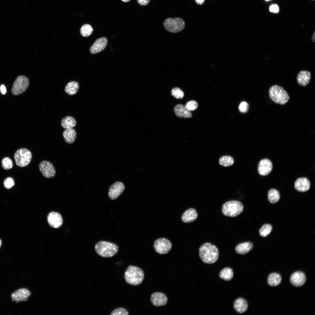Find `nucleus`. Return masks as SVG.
Listing matches in <instances>:
<instances>
[{
	"label": "nucleus",
	"mask_w": 315,
	"mask_h": 315,
	"mask_svg": "<svg viewBox=\"0 0 315 315\" xmlns=\"http://www.w3.org/2000/svg\"><path fill=\"white\" fill-rule=\"evenodd\" d=\"M199 256L201 260L208 264L215 262L219 257V251L217 247L209 242L202 244L199 250Z\"/></svg>",
	"instance_id": "f257e3e1"
},
{
	"label": "nucleus",
	"mask_w": 315,
	"mask_h": 315,
	"mask_svg": "<svg viewBox=\"0 0 315 315\" xmlns=\"http://www.w3.org/2000/svg\"><path fill=\"white\" fill-rule=\"evenodd\" d=\"M124 277L125 281L128 284L136 286L141 284L143 281L144 273L141 268L130 265L126 270Z\"/></svg>",
	"instance_id": "f03ea898"
},
{
	"label": "nucleus",
	"mask_w": 315,
	"mask_h": 315,
	"mask_svg": "<svg viewBox=\"0 0 315 315\" xmlns=\"http://www.w3.org/2000/svg\"><path fill=\"white\" fill-rule=\"evenodd\" d=\"M95 249L97 253L99 256L108 258L116 255L118 251L119 247L115 244L101 241L95 244Z\"/></svg>",
	"instance_id": "7ed1b4c3"
},
{
	"label": "nucleus",
	"mask_w": 315,
	"mask_h": 315,
	"mask_svg": "<svg viewBox=\"0 0 315 315\" xmlns=\"http://www.w3.org/2000/svg\"><path fill=\"white\" fill-rule=\"evenodd\" d=\"M269 95L272 100L274 103L280 105L286 104L290 99V97L286 91L282 87L274 85L269 89Z\"/></svg>",
	"instance_id": "20e7f679"
},
{
	"label": "nucleus",
	"mask_w": 315,
	"mask_h": 315,
	"mask_svg": "<svg viewBox=\"0 0 315 315\" xmlns=\"http://www.w3.org/2000/svg\"><path fill=\"white\" fill-rule=\"evenodd\" d=\"M244 209V206L240 202L235 200H230L223 204L222 212L226 216L233 217L240 214Z\"/></svg>",
	"instance_id": "39448f33"
},
{
	"label": "nucleus",
	"mask_w": 315,
	"mask_h": 315,
	"mask_svg": "<svg viewBox=\"0 0 315 315\" xmlns=\"http://www.w3.org/2000/svg\"><path fill=\"white\" fill-rule=\"evenodd\" d=\"M164 29L168 32L172 33H176L183 30L185 26L183 20L180 18H168L165 20L163 22Z\"/></svg>",
	"instance_id": "423d86ee"
},
{
	"label": "nucleus",
	"mask_w": 315,
	"mask_h": 315,
	"mask_svg": "<svg viewBox=\"0 0 315 315\" xmlns=\"http://www.w3.org/2000/svg\"><path fill=\"white\" fill-rule=\"evenodd\" d=\"M32 157L31 152L23 148L17 150L14 154V158L16 165L20 167L27 166L30 162Z\"/></svg>",
	"instance_id": "0eeeda50"
},
{
	"label": "nucleus",
	"mask_w": 315,
	"mask_h": 315,
	"mask_svg": "<svg viewBox=\"0 0 315 315\" xmlns=\"http://www.w3.org/2000/svg\"><path fill=\"white\" fill-rule=\"evenodd\" d=\"M29 84L28 78L24 75L18 76L14 82L11 89L13 95L16 96L24 92L27 89Z\"/></svg>",
	"instance_id": "6e6552de"
},
{
	"label": "nucleus",
	"mask_w": 315,
	"mask_h": 315,
	"mask_svg": "<svg viewBox=\"0 0 315 315\" xmlns=\"http://www.w3.org/2000/svg\"><path fill=\"white\" fill-rule=\"evenodd\" d=\"M172 247L170 241L165 238H159L155 240L154 243V247L156 252L161 254L168 253Z\"/></svg>",
	"instance_id": "1a4fd4ad"
},
{
	"label": "nucleus",
	"mask_w": 315,
	"mask_h": 315,
	"mask_svg": "<svg viewBox=\"0 0 315 315\" xmlns=\"http://www.w3.org/2000/svg\"><path fill=\"white\" fill-rule=\"evenodd\" d=\"M40 171L43 176L47 178L53 177L56 174V170L52 164L47 160H43L39 164Z\"/></svg>",
	"instance_id": "9d476101"
},
{
	"label": "nucleus",
	"mask_w": 315,
	"mask_h": 315,
	"mask_svg": "<svg viewBox=\"0 0 315 315\" xmlns=\"http://www.w3.org/2000/svg\"><path fill=\"white\" fill-rule=\"evenodd\" d=\"M125 189L124 185L122 182H116L110 188L108 192V197L111 200H115L122 194Z\"/></svg>",
	"instance_id": "9b49d317"
},
{
	"label": "nucleus",
	"mask_w": 315,
	"mask_h": 315,
	"mask_svg": "<svg viewBox=\"0 0 315 315\" xmlns=\"http://www.w3.org/2000/svg\"><path fill=\"white\" fill-rule=\"evenodd\" d=\"M150 301L154 306L159 307L166 304L168 300L167 296L164 293L161 292H156L151 294Z\"/></svg>",
	"instance_id": "f8f14e48"
},
{
	"label": "nucleus",
	"mask_w": 315,
	"mask_h": 315,
	"mask_svg": "<svg viewBox=\"0 0 315 315\" xmlns=\"http://www.w3.org/2000/svg\"><path fill=\"white\" fill-rule=\"evenodd\" d=\"M273 164L271 161L268 159H264L260 161L258 165V171L260 175L265 176L271 172Z\"/></svg>",
	"instance_id": "ddd939ff"
},
{
	"label": "nucleus",
	"mask_w": 315,
	"mask_h": 315,
	"mask_svg": "<svg viewBox=\"0 0 315 315\" xmlns=\"http://www.w3.org/2000/svg\"><path fill=\"white\" fill-rule=\"evenodd\" d=\"M47 220L49 225L54 228L60 227L63 223L62 216L57 212H52L49 213L47 216Z\"/></svg>",
	"instance_id": "4468645a"
},
{
	"label": "nucleus",
	"mask_w": 315,
	"mask_h": 315,
	"mask_svg": "<svg viewBox=\"0 0 315 315\" xmlns=\"http://www.w3.org/2000/svg\"><path fill=\"white\" fill-rule=\"evenodd\" d=\"M107 42L108 40L105 37H102L97 39L90 47V52L92 54L101 52L106 47Z\"/></svg>",
	"instance_id": "2eb2a0df"
},
{
	"label": "nucleus",
	"mask_w": 315,
	"mask_h": 315,
	"mask_svg": "<svg viewBox=\"0 0 315 315\" xmlns=\"http://www.w3.org/2000/svg\"><path fill=\"white\" fill-rule=\"evenodd\" d=\"M31 294L30 292L28 290L22 288L17 290L13 293L11 297L13 301L18 302L26 301Z\"/></svg>",
	"instance_id": "dca6fc26"
},
{
	"label": "nucleus",
	"mask_w": 315,
	"mask_h": 315,
	"mask_svg": "<svg viewBox=\"0 0 315 315\" xmlns=\"http://www.w3.org/2000/svg\"><path fill=\"white\" fill-rule=\"evenodd\" d=\"M290 281L293 285L299 287L304 285L306 281V277L303 272L297 271L295 272L291 275Z\"/></svg>",
	"instance_id": "f3484780"
},
{
	"label": "nucleus",
	"mask_w": 315,
	"mask_h": 315,
	"mask_svg": "<svg viewBox=\"0 0 315 315\" xmlns=\"http://www.w3.org/2000/svg\"><path fill=\"white\" fill-rule=\"evenodd\" d=\"M294 187L297 190L300 192H305L309 190L310 187L309 180L306 178H300L295 181Z\"/></svg>",
	"instance_id": "a211bd4d"
},
{
	"label": "nucleus",
	"mask_w": 315,
	"mask_h": 315,
	"mask_svg": "<svg viewBox=\"0 0 315 315\" xmlns=\"http://www.w3.org/2000/svg\"><path fill=\"white\" fill-rule=\"evenodd\" d=\"M174 112L176 115L180 118H191L192 114L185 106L181 104L176 105L174 107Z\"/></svg>",
	"instance_id": "6ab92c4d"
},
{
	"label": "nucleus",
	"mask_w": 315,
	"mask_h": 315,
	"mask_svg": "<svg viewBox=\"0 0 315 315\" xmlns=\"http://www.w3.org/2000/svg\"><path fill=\"white\" fill-rule=\"evenodd\" d=\"M311 76V74L309 71L307 70L301 71L297 77V82L301 86H305L309 83Z\"/></svg>",
	"instance_id": "aec40b11"
},
{
	"label": "nucleus",
	"mask_w": 315,
	"mask_h": 315,
	"mask_svg": "<svg viewBox=\"0 0 315 315\" xmlns=\"http://www.w3.org/2000/svg\"><path fill=\"white\" fill-rule=\"evenodd\" d=\"M233 306L235 310L237 312L241 314L247 310L248 304L246 300L242 298H239L235 301Z\"/></svg>",
	"instance_id": "412c9836"
},
{
	"label": "nucleus",
	"mask_w": 315,
	"mask_h": 315,
	"mask_svg": "<svg viewBox=\"0 0 315 315\" xmlns=\"http://www.w3.org/2000/svg\"><path fill=\"white\" fill-rule=\"evenodd\" d=\"M197 217L196 211L193 208H190L183 213L181 216V219L184 223H189L195 220Z\"/></svg>",
	"instance_id": "4be33fe9"
},
{
	"label": "nucleus",
	"mask_w": 315,
	"mask_h": 315,
	"mask_svg": "<svg viewBox=\"0 0 315 315\" xmlns=\"http://www.w3.org/2000/svg\"><path fill=\"white\" fill-rule=\"evenodd\" d=\"M253 247V245L251 242H246L237 244L235 247V250L238 254L244 255L251 251Z\"/></svg>",
	"instance_id": "5701e85b"
},
{
	"label": "nucleus",
	"mask_w": 315,
	"mask_h": 315,
	"mask_svg": "<svg viewBox=\"0 0 315 315\" xmlns=\"http://www.w3.org/2000/svg\"><path fill=\"white\" fill-rule=\"evenodd\" d=\"M63 136L66 143L71 144L76 139V132L73 128L66 129L63 132Z\"/></svg>",
	"instance_id": "b1692460"
},
{
	"label": "nucleus",
	"mask_w": 315,
	"mask_h": 315,
	"mask_svg": "<svg viewBox=\"0 0 315 315\" xmlns=\"http://www.w3.org/2000/svg\"><path fill=\"white\" fill-rule=\"evenodd\" d=\"M61 124L62 127L65 129L72 128L76 125V121L74 117L67 116L62 119Z\"/></svg>",
	"instance_id": "393cba45"
},
{
	"label": "nucleus",
	"mask_w": 315,
	"mask_h": 315,
	"mask_svg": "<svg viewBox=\"0 0 315 315\" xmlns=\"http://www.w3.org/2000/svg\"><path fill=\"white\" fill-rule=\"evenodd\" d=\"M233 276V271L232 269L230 267H226L223 268L219 273V277L226 281L231 280Z\"/></svg>",
	"instance_id": "a878e982"
},
{
	"label": "nucleus",
	"mask_w": 315,
	"mask_h": 315,
	"mask_svg": "<svg viewBox=\"0 0 315 315\" xmlns=\"http://www.w3.org/2000/svg\"><path fill=\"white\" fill-rule=\"evenodd\" d=\"M79 88L78 83L74 81L69 82L65 88V91L68 94L72 95L75 94Z\"/></svg>",
	"instance_id": "bb28decb"
},
{
	"label": "nucleus",
	"mask_w": 315,
	"mask_h": 315,
	"mask_svg": "<svg viewBox=\"0 0 315 315\" xmlns=\"http://www.w3.org/2000/svg\"><path fill=\"white\" fill-rule=\"evenodd\" d=\"M281 281V275L276 273L271 274L269 276L267 279L268 284L272 286H275L280 284Z\"/></svg>",
	"instance_id": "cd10ccee"
},
{
	"label": "nucleus",
	"mask_w": 315,
	"mask_h": 315,
	"mask_svg": "<svg viewBox=\"0 0 315 315\" xmlns=\"http://www.w3.org/2000/svg\"><path fill=\"white\" fill-rule=\"evenodd\" d=\"M280 197L279 192L277 190L275 189H271L268 191V199L271 203H276L279 200Z\"/></svg>",
	"instance_id": "c85d7f7f"
},
{
	"label": "nucleus",
	"mask_w": 315,
	"mask_h": 315,
	"mask_svg": "<svg viewBox=\"0 0 315 315\" xmlns=\"http://www.w3.org/2000/svg\"><path fill=\"white\" fill-rule=\"evenodd\" d=\"M93 29L92 26L89 24H85L83 25L80 29V33L81 35L84 37H87L90 36L93 31Z\"/></svg>",
	"instance_id": "c756f323"
},
{
	"label": "nucleus",
	"mask_w": 315,
	"mask_h": 315,
	"mask_svg": "<svg viewBox=\"0 0 315 315\" xmlns=\"http://www.w3.org/2000/svg\"><path fill=\"white\" fill-rule=\"evenodd\" d=\"M219 163L220 165L227 167L232 165L234 163V160L231 156H224L219 159Z\"/></svg>",
	"instance_id": "7c9ffc66"
},
{
	"label": "nucleus",
	"mask_w": 315,
	"mask_h": 315,
	"mask_svg": "<svg viewBox=\"0 0 315 315\" xmlns=\"http://www.w3.org/2000/svg\"><path fill=\"white\" fill-rule=\"evenodd\" d=\"M272 225L268 224L264 225L260 228L259 233L262 237H265L268 236L272 230Z\"/></svg>",
	"instance_id": "2f4dec72"
},
{
	"label": "nucleus",
	"mask_w": 315,
	"mask_h": 315,
	"mask_svg": "<svg viewBox=\"0 0 315 315\" xmlns=\"http://www.w3.org/2000/svg\"><path fill=\"white\" fill-rule=\"evenodd\" d=\"M171 94L175 98L178 99L183 98L184 95L183 91L180 88L177 87L172 89Z\"/></svg>",
	"instance_id": "473e14b6"
},
{
	"label": "nucleus",
	"mask_w": 315,
	"mask_h": 315,
	"mask_svg": "<svg viewBox=\"0 0 315 315\" xmlns=\"http://www.w3.org/2000/svg\"><path fill=\"white\" fill-rule=\"evenodd\" d=\"M1 164L3 168L6 170L11 169L13 166L12 160L8 157L3 159L1 161Z\"/></svg>",
	"instance_id": "72a5a7b5"
},
{
	"label": "nucleus",
	"mask_w": 315,
	"mask_h": 315,
	"mask_svg": "<svg viewBox=\"0 0 315 315\" xmlns=\"http://www.w3.org/2000/svg\"><path fill=\"white\" fill-rule=\"evenodd\" d=\"M198 106L197 102L195 100H190L187 102L185 106L189 111H193L196 110Z\"/></svg>",
	"instance_id": "f704fd0d"
},
{
	"label": "nucleus",
	"mask_w": 315,
	"mask_h": 315,
	"mask_svg": "<svg viewBox=\"0 0 315 315\" xmlns=\"http://www.w3.org/2000/svg\"><path fill=\"white\" fill-rule=\"evenodd\" d=\"M129 312L127 310L123 307H119L113 310L110 315H128Z\"/></svg>",
	"instance_id": "c9c22d12"
},
{
	"label": "nucleus",
	"mask_w": 315,
	"mask_h": 315,
	"mask_svg": "<svg viewBox=\"0 0 315 315\" xmlns=\"http://www.w3.org/2000/svg\"><path fill=\"white\" fill-rule=\"evenodd\" d=\"M4 185L6 189H9L14 185V181L13 178L8 177L6 178L4 181Z\"/></svg>",
	"instance_id": "e433bc0d"
},
{
	"label": "nucleus",
	"mask_w": 315,
	"mask_h": 315,
	"mask_svg": "<svg viewBox=\"0 0 315 315\" xmlns=\"http://www.w3.org/2000/svg\"><path fill=\"white\" fill-rule=\"evenodd\" d=\"M249 108V105L248 103L245 102H242L240 104L239 109L240 111L243 113L247 112Z\"/></svg>",
	"instance_id": "4c0bfd02"
},
{
	"label": "nucleus",
	"mask_w": 315,
	"mask_h": 315,
	"mask_svg": "<svg viewBox=\"0 0 315 315\" xmlns=\"http://www.w3.org/2000/svg\"><path fill=\"white\" fill-rule=\"evenodd\" d=\"M269 10L271 12L277 13L279 11V7L276 4H272L270 6Z\"/></svg>",
	"instance_id": "58836bf2"
},
{
	"label": "nucleus",
	"mask_w": 315,
	"mask_h": 315,
	"mask_svg": "<svg viewBox=\"0 0 315 315\" xmlns=\"http://www.w3.org/2000/svg\"><path fill=\"white\" fill-rule=\"evenodd\" d=\"M138 3L142 6H145L148 5L150 2V0H136Z\"/></svg>",
	"instance_id": "ea45409f"
},
{
	"label": "nucleus",
	"mask_w": 315,
	"mask_h": 315,
	"mask_svg": "<svg viewBox=\"0 0 315 315\" xmlns=\"http://www.w3.org/2000/svg\"><path fill=\"white\" fill-rule=\"evenodd\" d=\"M0 90L2 94H5L6 92V88L5 86L2 85L0 87Z\"/></svg>",
	"instance_id": "a19ab883"
},
{
	"label": "nucleus",
	"mask_w": 315,
	"mask_h": 315,
	"mask_svg": "<svg viewBox=\"0 0 315 315\" xmlns=\"http://www.w3.org/2000/svg\"><path fill=\"white\" fill-rule=\"evenodd\" d=\"M195 2L198 4L202 5L204 1V0H195Z\"/></svg>",
	"instance_id": "79ce46f5"
},
{
	"label": "nucleus",
	"mask_w": 315,
	"mask_h": 315,
	"mask_svg": "<svg viewBox=\"0 0 315 315\" xmlns=\"http://www.w3.org/2000/svg\"><path fill=\"white\" fill-rule=\"evenodd\" d=\"M315 32H314V33L313 34V35L312 36V41L313 42H315Z\"/></svg>",
	"instance_id": "37998d69"
},
{
	"label": "nucleus",
	"mask_w": 315,
	"mask_h": 315,
	"mask_svg": "<svg viewBox=\"0 0 315 315\" xmlns=\"http://www.w3.org/2000/svg\"><path fill=\"white\" fill-rule=\"evenodd\" d=\"M121 0L122 1H123L124 2H128L129 1L131 0Z\"/></svg>",
	"instance_id": "c03bdc74"
},
{
	"label": "nucleus",
	"mask_w": 315,
	"mask_h": 315,
	"mask_svg": "<svg viewBox=\"0 0 315 315\" xmlns=\"http://www.w3.org/2000/svg\"><path fill=\"white\" fill-rule=\"evenodd\" d=\"M1 239H0V247L1 246Z\"/></svg>",
	"instance_id": "a18cd8bd"
},
{
	"label": "nucleus",
	"mask_w": 315,
	"mask_h": 315,
	"mask_svg": "<svg viewBox=\"0 0 315 315\" xmlns=\"http://www.w3.org/2000/svg\"><path fill=\"white\" fill-rule=\"evenodd\" d=\"M265 0L266 1H269V0Z\"/></svg>",
	"instance_id": "49530a36"
},
{
	"label": "nucleus",
	"mask_w": 315,
	"mask_h": 315,
	"mask_svg": "<svg viewBox=\"0 0 315 315\" xmlns=\"http://www.w3.org/2000/svg\"></svg>",
	"instance_id": "de8ad7c7"
}]
</instances>
